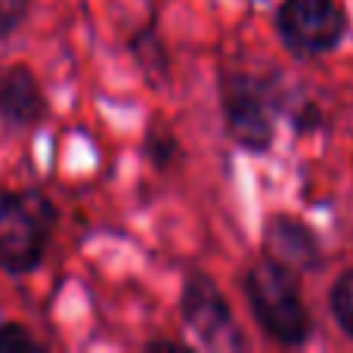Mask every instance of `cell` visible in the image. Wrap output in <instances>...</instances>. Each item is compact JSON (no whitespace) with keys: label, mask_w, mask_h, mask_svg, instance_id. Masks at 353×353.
<instances>
[{"label":"cell","mask_w":353,"mask_h":353,"mask_svg":"<svg viewBox=\"0 0 353 353\" xmlns=\"http://www.w3.org/2000/svg\"><path fill=\"white\" fill-rule=\"evenodd\" d=\"M56 220V205L41 189H0V270L25 276L41 267Z\"/></svg>","instance_id":"6da1fadb"},{"label":"cell","mask_w":353,"mask_h":353,"mask_svg":"<svg viewBox=\"0 0 353 353\" xmlns=\"http://www.w3.org/2000/svg\"><path fill=\"white\" fill-rule=\"evenodd\" d=\"M245 298L251 304L257 325L285 347H301L310 335V316H307L304 298H301L298 273L273 257H261L245 273Z\"/></svg>","instance_id":"7a4b0ae2"},{"label":"cell","mask_w":353,"mask_h":353,"mask_svg":"<svg viewBox=\"0 0 353 353\" xmlns=\"http://www.w3.org/2000/svg\"><path fill=\"white\" fill-rule=\"evenodd\" d=\"M220 103L232 140L248 152H267L276 137V115L282 105L273 81L254 74H226L220 84Z\"/></svg>","instance_id":"3957f363"},{"label":"cell","mask_w":353,"mask_h":353,"mask_svg":"<svg viewBox=\"0 0 353 353\" xmlns=\"http://www.w3.org/2000/svg\"><path fill=\"white\" fill-rule=\"evenodd\" d=\"M276 25L292 53L316 56L341 43L347 31V16L338 0H285L279 6Z\"/></svg>","instance_id":"277c9868"},{"label":"cell","mask_w":353,"mask_h":353,"mask_svg":"<svg viewBox=\"0 0 353 353\" xmlns=\"http://www.w3.org/2000/svg\"><path fill=\"white\" fill-rule=\"evenodd\" d=\"M180 313L183 323L199 335V341L205 347L214 350H242L245 338L239 332L232 310L226 304V298L220 294V288L214 285L211 276L205 273H189L183 282L180 294Z\"/></svg>","instance_id":"5b68a950"},{"label":"cell","mask_w":353,"mask_h":353,"mask_svg":"<svg viewBox=\"0 0 353 353\" xmlns=\"http://www.w3.org/2000/svg\"><path fill=\"white\" fill-rule=\"evenodd\" d=\"M263 254L273 257L282 267L294 270V273H307V270H316L323 263V251H319L313 230L304 226L301 220L288 217V214H276V217L267 220Z\"/></svg>","instance_id":"8992f818"},{"label":"cell","mask_w":353,"mask_h":353,"mask_svg":"<svg viewBox=\"0 0 353 353\" xmlns=\"http://www.w3.org/2000/svg\"><path fill=\"white\" fill-rule=\"evenodd\" d=\"M47 97L28 65H10L0 72V121L10 128H34L47 118Z\"/></svg>","instance_id":"52a82bcc"},{"label":"cell","mask_w":353,"mask_h":353,"mask_svg":"<svg viewBox=\"0 0 353 353\" xmlns=\"http://www.w3.org/2000/svg\"><path fill=\"white\" fill-rule=\"evenodd\" d=\"M329 304H332V313H335L338 325L344 329V335L353 338V270L338 276V282L332 285Z\"/></svg>","instance_id":"ba28073f"},{"label":"cell","mask_w":353,"mask_h":353,"mask_svg":"<svg viewBox=\"0 0 353 353\" xmlns=\"http://www.w3.org/2000/svg\"><path fill=\"white\" fill-rule=\"evenodd\" d=\"M143 152H146V159L152 161L159 171H168V168L174 165V159L180 155V143H176V137L168 134V130H149L146 140H143Z\"/></svg>","instance_id":"9c48e42d"},{"label":"cell","mask_w":353,"mask_h":353,"mask_svg":"<svg viewBox=\"0 0 353 353\" xmlns=\"http://www.w3.org/2000/svg\"><path fill=\"white\" fill-rule=\"evenodd\" d=\"M0 353H47V344L22 323H0Z\"/></svg>","instance_id":"30bf717a"},{"label":"cell","mask_w":353,"mask_h":353,"mask_svg":"<svg viewBox=\"0 0 353 353\" xmlns=\"http://www.w3.org/2000/svg\"><path fill=\"white\" fill-rule=\"evenodd\" d=\"M31 0H0V41L10 37L12 31L22 25L25 12H28Z\"/></svg>","instance_id":"8fae6325"},{"label":"cell","mask_w":353,"mask_h":353,"mask_svg":"<svg viewBox=\"0 0 353 353\" xmlns=\"http://www.w3.org/2000/svg\"><path fill=\"white\" fill-rule=\"evenodd\" d=\"M319 124H323V115H319L316 103H304L301 105V112L294 115V128H298L301 134H310V130H316Z\"/></svg>","instance_id":"7c38bea8"},{"label":"cell","mask_w":353,"mask_h":353,"mask_svg":"<svg viewBox=\"0 0 353 353\" xmlns=\"http://www.w3.org/2000/svg\"><path fill=\"white\" fill-rule=\"evenodd\" d=\"M146 350H189V344L174 341V338H155V341L146 344Z\"/></svg>","instance_id":"4fadbf2b"}]
</instances>
